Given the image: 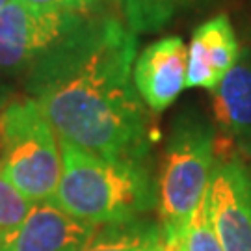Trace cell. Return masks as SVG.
I'll return each instance as SVG.
<instances>
[{
    "mask_svg": "<svg viewBox=\"0 0 251 251\" xmlns=\"http://www.w3.org/2000/svg\"><path fill=\"white\" fill-rule=\"evenodd\" d=\"M136 34L117 19L82 21L30 65L28 90L58 140L108 160H142L147 117L132 80Z\"/></svg>",
    "mask_w": 251,
    "mask_h": 251,
    "instance_id": "1",
    "label": "cell"
},
{
    "mask_svg": "<svg viewBox=\"0 0 251 251\" xmlns=\"http://www.w3.org/2000/svg\"><path fill=\"white\" fill-rule=\"evenodd\" d=\"M62 175L52 203L93 225L130 222L151 210L158 192L138 160H108L60 140Z\"/></svg>",
    "mask_w": 251,
    "mask_h": 251,
    "instance_id": "2",
    "label": "cell"
},
{
    "mask_svg": "<svg viewBox=\"0 0 251 251\" xmlns=\"http://www.w3.org/2000/svg\"><path fill=\"white\" fill-rule=\"evenodd\" d=\"M0 171L32 203L52 201L60 175V140L34 97L0 110Z\"/></svg>",
    "mask_w": 251,
    "mask_h": 251,
    "instance_id": "3",
    "label": "cell"
},
{
    "mask_svg": "<svg viewBox=\"0 0 251 251\" xmlns=\"http://www.w3.org/2000/svg\"><path fill=\"white\" fill-rule=\"evenodd\" d=\"M216 132L203 121H180L166 152L158 180V218L166 246L182 238L214 170Z\"/></svg>",
    "mask_w": 251,
    "mask_h": 251,
    "instance_id": "4",
    "label": "cell"
},
{
    "mask_svg": "<svg viewBox=\"0 0 251 251\" xmlns=\"http://www.w3.org/2000/svg\"><path fill=\"white\" fill-rule=\"evenodd\" d=\"M84 19L73 11H34L9 0L0 11V69L30 67Z\"/></svg>",
    "mask_w": 251,
    "mask_h": 251,
    "instance_id": "5",
    "label": "cell"
},
{
    "mask_svg": "<svg viewBox=\"0 0 251 251\" xmlns=\"http://www.w3.org/2000/svg\"><path fill=\"white\" fill-rule=\"evenodd\" d=\"M208 212L224 251H251V173L242 158H216Z\"/></svg>",
    "mask_w": 251,
    "mask_h": 251,
    "instance_id": "6",
    "label": "cell"
},
{
    "mask_svg": "<svg viewBox=\"0 0 251 251\" xmlns=\"http://www.w3.org/2000/svg\"><path fill=\"white\" fill-rule=\"evenodd\" d=\"M218 136L216 158H251V50L244 49L233 69L212 90Z\"/></svg>",
    "mask_w": 251,
    "mask_h": 251,
    "instance_id": "7",
    "label": "cell"
},
{
    "mask_svg": "<svg viewBox=\"0 0 251 251\" xmlns=\"http://www.w3.org/2000/svg\"><path fill=\"white\" fill-rule=\"evenodd\" d=\"M95 227L63 212L52 201L36 203L23 224L0 234V251H82Z\"/></svg>",
    "mask_w": 251,
    "mask_h": 251,
    "instance_id": "8",
    "label": "cell"
},
{
    "mask_svg": "<svg viewBox=\"0 0 251 251\" xmlns=\"http://www.w3.org/2000/svg\"><path fill=\"white\" fill-rule=\"evenodd\" d=\"M188 47L180 37H164L136 56L132 80L152 112H162L186 88Z\"/></svg>",
    "mask_w": 251,
    "mask_h": 251,
    "instance_id": "9",
    "label": "cell"
},
{
    "mask_svg": "<svg viewBox=\"0 0 251 251\" xmlns=\"http://www.w3.org/2000/svg\"><path fill=\"white\" fill-rule=\"evenodd\" d=\"M240 56V47L227 15H216L194 30L188 47L186 88L214 90Z\"/></svg>",
    "mask_w": 251,
    "mask_h": 251,
    "instance_id": "10",
    "label": "cell"
},
{
    "mask_svg": "<svg viewBox=\"0 0 251 251\" xmlns=\"http://www.w3.org/2000/svg\"><path fill=\"white\" fill-rule=\"evenodd\" d=\"M82 251H166V240L160 224L136 218L121 224L97 225Z\"/></svg>",
    "mask_w": 251,
    "mask_h": 251,
    "instance_id": "11",
    "label": "cell"
},
{
    "mask_svg": "<svg viewBox=\"0 0 251 251\" xmlns=\"http://www.w3.org/2000/svg\"><path fill=\"white\" fill-rule=\"evenodd\" d=\"M190 0H121L126 26L134 34L160 30Z\"/></svg>",
    "mask_w": 251,
    "mask_h": 251,
    "instance_id": "12",
    "label": "cell"
},
{
    "mask_svg": "<svg viewBox=\"0 0 251 251\" xmlns=\"http://www.w3.org/2000/svg\"><path fill=\"white\" fill-rule=\"evenodd\" d=\"M166 251H224L210 220L206 192L199 201L196 212L192 214L182 238L173 246H166Z\"/></svg>",
    "mask_w": 251,
    "mask_h": 251,
    "instance_id": "13",
    "label": "cell"
},
{
    "mask_svg": "<svg viewBox=\"0 0 251 251\" xmlns=\"http://www.w3.org/2000/svg\"><path fill=\"white\" fill-rule=\"evenodd\" d=\"M34 205L0 171V234L19 227Z\"/></svg>",
    "mask_w": 251,
    "mask_h": 251,
    "instance_id": "14",
    "label": "cell"
},
{
    "mask_svg": "<svg viewBox=\"0 0 251 251\" xmlns=\"http://www.w3.org/2000/svg\"><path fill=\"white\" fill-rule=\"evenodd\" d=\"M34 11H73L80 13L86 8L82 0H21Z\"/></svg>",
    "mask_w": 251,
    "mask_h": 251,
    "instance_id": "15",
    "label": "cell"
},
{
    "mask_svg": "<svg viewBox=\"0 0 251 251\" xmlns=\"http://www.w3.org/2000/svg\"><path fill=\"white\" fill-rule=\"evenodd\" d=\"M8 104V93H6V88L0 84V110Z\"/></svg>",
    "mask_w": 251,
    "mask_h": 251,
    "instance_id": "16",
    "label": "cell"
},
{
    "mask_svg": "<svg viewBox=\"0 0 251 251\" xmlns=\"http://www.w3.org/2000/svg\"><path fill=\"white\" fill-rule=\"evenodd\" d=\"M95 2H99V0H82V4H84L86 8H88V6H93Z\"/></svg>",
    "mask_w": 251,
    "mask_h": 251,
    "instance_id": "17",
    "label": "cell"
},
{
    "mask_svg": "<svg viewBox=\"0 0 251 251\" xmlns=\"http://www.w3.org/2000/svg\"><path fill=\"white\" fill-rule=\"evenodd\" d=\"M8 2H9V0H0V11H2V8H4Z\"/></svg>",
    "mask_w": 251,
    "mask_h": 251,
    "instance_id": "18",
    "label": "cell"
}]
</instances>
